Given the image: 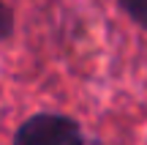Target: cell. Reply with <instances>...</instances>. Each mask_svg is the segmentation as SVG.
<instances>
[{
    "mask_svg": "<svg viewBox=\"0 0 147 145\" xmlns=\"http://www.w3.org/2000/svg\"><path fill=\"white\" fill-rule=\"evenodd\" d=\"M82 123L63 112H36L14 131L11 145H84Z\"/></svg>",
    "mask_w": 147,
    "mask_h": 145,
    "instance_id": "cell-1",
    "label": "cell"
},
{
    "mask_svg": "<svg viewBox=\"0 0 147 145\" xmlns=\"http://www.w3.org/2000/svg\"><path fill=\"white\" fill-rule=\"evenodd\" d=\"M84 145H104V142H101V140H87Z\"/></svg>",
    "mask_w": 147,
    "mask_h": 145,
    "instance_id": "cell-4",
    "label": "cell"
},
{
    "mask_svg": "<svg viewBox=\"0 0 147 145\" xmlns=\"http://www.w3.org/2000/svg\"><path fill=\"white\" fill-rule=\"evenodd\" d=\"M14 27H16V19H14V8H11L5 0H0V44L8 41L14 36Z\"/></svg>",
    "mask_w": 147,
    "mask_h": 145,
    "instance_id": "cell-3",
    "label": "cell"
},
{
    "mask_svg": "<svg viewBox=\"0 0 147 145\" xmlns=\"http://www.w3.org/2000/svg\"><path fill=\"white\" fill-rule=\"evenodd\" d=\"M117 8H120L136 27L147 30V0H117Z\"/></svg>",
    "mask_w": 147,
    "mask_h": 145,
    "instance_id": "cell-2",
    "label": "cell"
}]
</instances>
